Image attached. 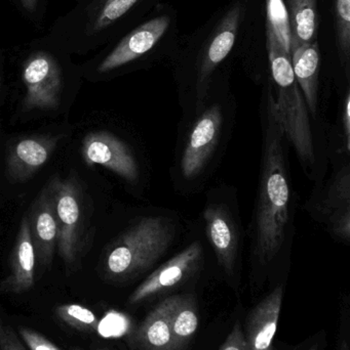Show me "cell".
I'll list each match as a JSON object with an SVG mask.
<instances>
[{
    "mask_svg": "<svg viewBox=\"0 0 350 350\" xmlns=\"http://www.w3.org/2000/svg\"><path fill=\"white\" fill-rule=\"evenodd\" d=\"M72 350H86V349H79V347H75V349H72Z\"/></svg>",
    "mask_w": 350,
    "mask_h": 350,
    "instance_id": "obj_32",
    "label": "cell"
},
{
    "mask_svg": "<svg viewBox=\"0 0 350 350\" xmlns=\"http://www.w3.org/2000/svg\"><path fill=\"white\" fill-rule=\"evenodd\" d=\"M125 319L116 312H109L99 322L97 332L103 337H114L121 332Z\"/></svg>",
    "mask_w": 350,
    "mask_h": 350,
    "instance_id": "obj_25",
    "label": "cell"
},
{
    "mask_svg": "<svg viewBox=\"0 0 350 350\" xmlns=\"http://www.w3.org/2000/svg\"><path fill=\"white\" fill-rule=\"evenodd\" d=\"M51 181L59 224L58 253L66 267H72L77 262L84 247L86 232L84 193L74 175L65 179L57 175Z\"/></svg>",
    "mask_w": 350,
    "mask_h": 350,
    "instance_id": "obj_3",
    "label": "cell"
},
{
    "mask_svg": "<svg viewBox=\"0 0 350 350\" xmlns=\"http://www.w3.org/2000/svg\"><path fill=\"white\" fill-rule=\"evenodd\" d=\"M205 230L218 262L227 275L236 271L238 257V230L229 210L221 204L212 203L203 212Z\"/></svg>",
    "mask_w": 350,
    "mask_h": 350,
    "instance_id": "obj_9",
    "label": "cell"
},
{
    "mask_svg": "<svg viewBox=\"0 0 350 350\" xmlns=\"http://www.w3.org/2000/svg\"><path fill=\"white\" fill-rule=\"evenodd\" d=\"M27 216L36 261L42 267H49L53 262L59 239L55 195L51 180L37 196Z\"/></svg>",
    "mask_w": 350,
    "mask_h": 350,
    "instance_id": "obj_8",
    "label": "cell"
},
{
    "mask_svg": "<svg viewBox=\"0 0 350 350\" xmlns=\"http://www.w3.org/2000/svg\"><path fill=\"white\" fill-rule=\"evenodd\" d=\"M18 333L29 350H61L49 339L45 338L43 335L39 334L31 329L22 327L18 329Z\"/></svg>",
    "mask_w": 350,
    "mask_h": 350,
    "instance_id": "obj_24",
    "label": "cell"
},
{
    "mask_svg": "<svg viewBox=\"0 0 350 350\" xmlns=\"http://www.w3.org/2000/svg\"><path fill=\"white\" fill-rule=\"evenodd\" d=\"M0 350H27L10 326H4L0 320Z\"/></svg>",
    "mask_w": 350,
    "mask_h": 350,
    "instance_id": "obj_27",
    "label": "cell"
},
{
    "mask_svg": "<svg viewBox=\"0 0 350 350\" xmlns=\"http://www.w3.org/2000/svg\"><path fill=\"white\" fill-rule=\"evenodd\" d=\"M308 350H318V347L316 345H314V347H312V349Z\"/></svg>",
    "mask_w": 350,
    "mask_h": 350,
    "instance_id": "obj_31",
    "label": "cell"
},
{
    "mask_svg": "<svg viewBox=\"0 0 350 350\" xmlns=\"http://www.w3.org/2000/svg\"><path fill=\"white\" fill-rule=\"evenodd\" d=\"M82 155L86 165L103 166L129 183L139 178V165L131 148L108 131L88 133L82 141Z\"/></svg>",
    "mask_w": 350,
    "mask_h": 350,
    "instance_id": "obj_7",
    "label": "cell"
},
{
    "mask_svg": "<svg viewBox=\"0 0 350 350\" xmlns=\"http://www.w3.org/2000/svg\"><path fill=\"white\" fill-rule=\"evenodd\" d=\"M26 94L24 111H55L61 104L62 77L59 66L45 53L33 55L23 70Z\"/></svg>",
    "mask_w": 350,
    "mask_h": 350,
    "instance_id": "obj_6",
    "label": "cell"
},
{
    "mask_svg": "<svg viewBox=\"0 0 350 350\" xmlns=\"http://www.w3.org/2000/svg\"><path fill=\"white\" fill-rule=\"evenodd\" d=\"M267 27L273 30L284 49L291 51V29L284 0H266Z\"/></svg>",
    "mask_w": 350,
    "mask_h": 350,
    "instance_id": "obj_20",
    "label": "cell"
},
{
    "mask_svg": "<svg viewBox=\"0 0 350 350\" xmlns=\"http://www.w3.org/2000/svg\"><path fill=\"white\" fill-rule=\"evenodd\" d=\"M23 4L27 10H32L36 4V0H22Z\"/></svg>",
    "mask_w": 350,
    "mask_h": 350,
    "instance_id": "obj_29",
    "label": "cell"
},
{
    "mask_svg": "<svg viewBox=\"0 0 350 350\" xmlns=\"http://www.w3.org/2000/svg\"><path fill=\"white\" fill-rule=\"evenodd\" d=\"M220 350H249L246 336L240 323L234 325Z\"/></svg>",
    "mask_w": 350,
    "mask_h": 350,
    "instance_id": "obj_26",
    "label": "cell"
},
{
    "mask_svg": "<svg viewBox=\"0 0 350 350\" xmlns=\"http://www.w3.org/2000/svg\"><path fill=\"white\" fill-rule=\"evenodd\" d=\"M175 295L162 300L132 335V342L140 350H176L173 339L172 318Z\"/></svg>",
    "mask_w": 350,
    "mask_h": 350,
    "instance_id": "obj_14",
    "label": "cell"
},
{
    "mask_svg": "<svg viewBox=\"0 0 350 350\" xmlns=\"http://www.w3.org/2000/svg\"><path fill=\"white\" fill-rule=\"evenodd\" d=\"M283 295V287L275 288L251 310L245 331L249 350H273Z\"/></svg>",
    "mask_w": 350,
    "mask_h": 350,
    "instance_id": "obj_13",
    "label": "cell"
},
{
    "mask_svg": "<svg viewBox=\"0 0 350 350\" xmlns=\"http://www.w3.org/2000/svg\"><path fill=\"white\" fill-rule=\"evenodd\" d=\"M242 10L240 4L232 6L220 22L203 53L199 72V85L203 90L214 70L229 55L236 43L242 20Z\"/></svg>",
    "mask_w": 350,
    "mask_h": 350,
    "instance_id": "obj_15",
    "label": "cell"
},
{
    "mask_svg": "<svg viewBox=\"0 0 350 350\" xmlns=\"http://www.w3.org/2000/svg\"><path fill=\"white\" fill-rule=\"evenodd\" d=\"M170 26V18L158 16L132 31L99 66L100 73L112 71L151 51Z\"/></svg>",
    "mask_w": 350,
    "mask_h": 350,
    "instance_id": "obj_10",
    "label": "cell"
},
{
    "mask_svg": "<svg viewBox=\"0 0 350 350\" xmlns=\"http://www.w3.org/2000/svg\"><path fill=\"white\" fill-rule=\"evenodd\" d=\"M349 167L345 166L333 179L323 203V213L336 236L349 241L350 234Z\"/></svg>",
    "mask_w": 350,
    "mask_h": 350,
    "instance_id": "obj_17",
    "label": "cell"
},
{
    "mask_svg": "<svg viewBox=\"0 0 350 350\" xmlns=\"http://www.w3.org/2000/svg\"><path fill=\"white\" fill-rule=\"evenodd\" d=\"M338 350H349V345L347 339H343V340L340 341Z\"/></svg>",
    "mask_w": 350,
    "mask_h": 350,
    "instance_id": "obj_30",
    "label": "cell"
},
{
    "mask_svg": "<svg viewBox=\"0 0 350 350\" xmlns=\"http://www.w3.org/2000/svg\"><path fill=\"white\" fill-rule=\"evenodd\" d=\"M35 255L34 245L31 238L28 216L21 220L14 250L10 257V273L0 283V290L4 293L23 294L34 286Z\"/></svg>",
    "mask_w": 350,
    "mask_h": 350,
    "instance_id": "obj_12",
    "label": "cell"
},
{
    "mask_svg": "<svg viewBox=\"0 0 350 350\" xmlns=\"http://www.w3.org/2000/svg\"><path fill=\"white\" fill-rule=\"evenodd\" d=\"M285 137L268 100L253 241V256L262 267L271 265L281 252L289 226L291 187Z\"/></svg>",
    "mask_w": 350,
    "mask_h": 350,
    "instance_id": "obj_1",
    "label": "cell"
},
{
    "mask_svg": "<svg viewBox=\"0 0 350 350\" xmlns=\"http://www.w3.org/2000/svg\"><path fill=\"white\" fill-rule=\"evenodd\" d=\"M289 18L292 40L298 43L316 41L318 30L316 0H284Z\"/></svg>",
    "mask_w": 350,
    "mask_h": 350,
    "instance_id": "obj_19",
    "label": "cell"
},
{
    "mask_svg": "<svg viewBox=\"0 0 350 350\" xmlns=\"http://www.w3.org/2000/svg\"><path fill=\"white\" fill-rule=\"evenodd\" d=\"M337 47L343 67H349L350 57V0H334Z\"/></svg>",
    "mask_w": 350,
    "mask_h": 350,
    "instance_id": "obj_21",
    "label": "cell"
},
{
    "mask_svg": "<svg viewBox=\"0 0 350 350\" xmlns=\"http://www.w3.org/2000/svg\"><path fill=\"white\" fill-rule=\"evenodd\" d=\"M350 96L347 94L345 98V110L342 112V125L345 131V145H347V151L350 150Z\"/></svg>",
    "mask_w": 350,
    "mask_h": 350,
    "instance_id": "obj_28",
    "label": "cell"
},
{
    "mask_svg": "<svg viewBox=\"0 0 350 350\" xmlns=\"http://www.w3.org/2000/svg\"><path fill=\"white\" fill-rule=\"evenodd\" d=\"M171 325L175 349H186L199 326V308L192 295H175Z\"/></svg>",
    "mask_w": 350,
    "mask_h": 350,
    "instance_id": "obj_18",
    "label": "cell"
},
{
    "mask_svg": "<svg viewBox=\"0 0 350 350\" xmlns=\"http://www.w3.org/2000/svg\"><path fill=\"white\" fill-rule=\"evenodd\" d=\"M139 0H106L95 21L92 32L107 28L115 21L125 16Z\"/></svg>",
    "mask_w": 350,
    "mask_h": 350,
    "instance_id": "obj_23",
    "label": "cell"
},
{
    "mask_svg": "<svg viewBox=\"0 0 350 350\" xmlns=\"http://www.w3.org/2000/svg\"><path fill=\"white\" fill-rule=\"evenodd\" d=\"M60 321L80 332H97L99 321L94 312L79 304H63L55 310Z\"/></svg>",
    "mask_w": 350,
    "mask_h": 350,
    "instance_id": "obj_22",
    "label": "cell"
},
{
    "mask_svg": "<svg viewBox=\"0 0 350 350\" xmlns=\"http://www.w3.org/2000/svg\"><path fill=\"white\" fill-rule=\"evenodd\" d=\"M223 127L221 106L213 105L197 119L187 135L180 160L185 179L197 178L209 163L219 144Z\"/></svg>",
    "mask_w": 350,
    "mask_h": 350,
    "instance_id": "obj_4",
    "label": "cell"
},
{
    "mask_svg": "<svg viewBox=\"0 0 350 350\" xmlns=\"http://www.w3.org/2000/svg\"><path fill=\"white\" fill-rule=\"evenodd\" d=\"M292 66L294 75L299 84L304 100L312 116L318 111V74H320V49L318 41L298 43L291 41Z\"/></svg>",
    "mask_w": 350,
    "mask_h": 350,
    "instance_id": "obj_16",
    "label": "cell"
},
{
    "mask_svg": "<svg viewBox=\"0 0 350 350\" xmlns=\"http://www.w3.org/2000/svg\"><path fill=\"white\" fill-rule=\"evenodd\" d=\"M173 240L170 222L162 217L142 218L107 253L104 271L113 281H127L149 269L166 252Z\"/></svg>",
    "mask_w": 350,
    "mask_h": 350,
    "instance_id": "obj_2",
    "label": "cell"
},
{
    "mask_svg": "<svg viewBox=\"0 0 350 350\" xmlns=\"http://www.w3.org/2000/svg\"><path fill=\"white\" fill-rule=\"evenodd\" d=\"M203 259V247L193 242L146 278L129 296V304L136 306L178 287L199 271Z\"/></svg>",
    "mask_w": 350,
    "mask_h": 350,
    "instance_id": "obj_5",
    "label": "cell"
},
{
    "mask_svg": "<svg viewBox=\"0 0 350 350\" xmlns=\"http://www.w3.org/2000/svg\"><path fill=\"white\" fill-rule=\"evenodd\" d=\"M59 137L34 135L18 139L10 148L6 159V174L16 181L28 180L49 161Z\"/></svg>",
    "mask_w": 350,
    "mask_h": 350,
    "instance_id": "obj_11",
    "label": "cell"
}]
</instances>
